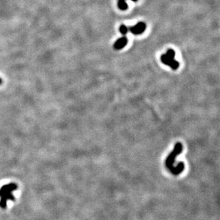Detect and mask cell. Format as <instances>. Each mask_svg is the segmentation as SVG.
<instances>
[{"instance_id": "obj_1", "label": "cell", "mask_w": 220, "mask_h": 220, "mask_svg": "<svg viewBox=\"0 0 220 220\" xmlns=\"http://www.w3.org/2000/svg\"><path fill=\"white\" fill-rule=\"evenodd\" d=\"M17 189V185L15 183H10L1 187L0 189V207L2 209L7 207V200H15V198L12 194V192Z\"/></svg>"}, {"instance_id": "obj_2", "label": "cell", "mask_w": 220, "mask_h": 220, "mask_svg": "<svg viewBox=\"0 0 220 220\" xmlns=\"http://www.w3.org/2000/svg\"><path fill=\"white\" fill-rule=\"evenodd\" d=\"M182 149H183L182 144H181L180 142H177L175 145V147H174L173 152H172L168 155V157H167L165 161V165L169 170H170V169L174 167L173 164L175 162V159H176L177 155H179L180 154L182 153Z\"/></svg>"}, {"instance_id": "obj_3", "label": "cell", "mask_w": 220, "mask_h": 220, "mask_svg": "<svg viewBox=\"0 0 220 220\" xmlns=\"http://www.w3.org/2000/svg\"><path fill=\"white\" fill-rule=\"evenodd\" d=\"M161 61H162V63H164L168 66H170L173 70H176L177 68L179 67V66H180V64H179L178 62H177L174 59L169 58L166 54H162L161 56Z\"/></svg>"}, {"instance_id": "obj_4", "label": "cell", "mask_w": 220, "mask_h": 220, "mask_svg": "<svg viewBox=\"0 0 220 220\" xmlns=\"http://www.w3.org/2000/svg\"><path fill=\"white\" fill-rule=\"evenodd\" d=\"M145 29H146V24L145 23L141 21V22H138L137 24H135L133 26H131L129 29V30L132 32L133 35H141V34L145 32Z\"/></svg>"}, {"instance_id": "obj_5", "label": "cell", "mask_w": 220, "mask_h": 220, "mask_svg": "<svg viewBox=\"0 0 220 220\" xmlns=\"http://www.w3.org/2000/svg\"><path fill=\"white\" fill-rule=\"evenodd\" d=\"M127 44V39L125 37H121V38L118 39V40L115 42L114 45H113V47H114L115 49L119 50V49H123V47H125Z\"/></svg>"}, {"instance_id": "obj_6", "label": "cell", "mask_w": 220, "mask_h": 220, "mask_svg": "<svg viewBox=\"0 0 220 220\" xmlns=\"http://www.w3.org/2000/svg\"><path fill=\"white\" fill-rule=\"evenodd\" d=\"M184 164L183 163V162H181L177 164L176 167H173V168H172L170 171H171L172 174L174 175H178V174H180V173L182 172V171L184 170Z\"/></svg>"}, {"instance_id": "obj_7", "label": "cell", "mask_w": 220, "mask_h": 220, "mask_svg": "<svg viewBox=\"0 0 220 220\" xmlns=\"http://www.w3.org/2000/svg\"><path fill=\"white\" fill-rule=\"evenodd\" d=\"M118 8L121 10H126L127 9V4L125 2V0H118Z\"/></svg>"}, {"instance_id": "obj_8", "label": "cell", "mask_w": 220, "mask_h": 220, "mask_svg": "<svg viewBox=\"0 0 220 220\" xmlns=\"http://www.w3.org/2000/svg\"><path fill=\"white\" fill-rule=\"evenodd\" d=\"M165 54L168 57H169V58L174 59V57H175V51H174L173 49H168V51H167V53Z\"/></svg>"}, {"instance_id": "obj_9", "label": "cell", "mask_w": 220, "mask_h": 220, "mask_svg": "<svg viewBox=\"0 0 220 220\" xmlns=\"http://www.w3.org/2000/svg\"><path fill=\"white\" fill-rule=\"evenodd\" d=\"M119 30H120V33H121L122 35H126L127 32H128V29H127V26H125V25H124V24H122L121 26H120V29Z\"/></svg>"}, {"instance_id": "obj_10", "label": "cell", "mask_w": 220, "mask_h": 220, "mask_svg": "<svg viewBox=\"0 0 220 220\" xmlns=\"http://www.w3.org/2000/svg\"><path fill=\"white\" fill-rule=\"evenodd\" d=\"M1 82H2V80H1V79L0 78V85H1Z\"/></svg>"}, {"instance_id": "obj_11", "label": "cell", "mask_w": 220, "mask_h": 220, "mask_svg": "<svg viewBox=\"0 0 220 220\" xmlns=\"http://www.w3.org/2000/svg\"><path fill=\"white\" fill-rule=\"evenodd\" d=\"M132 1H137L138 0H132Z\"/></svg>"}]
</instances>
